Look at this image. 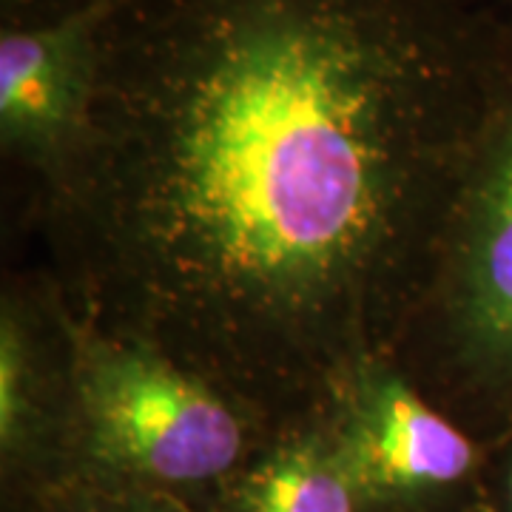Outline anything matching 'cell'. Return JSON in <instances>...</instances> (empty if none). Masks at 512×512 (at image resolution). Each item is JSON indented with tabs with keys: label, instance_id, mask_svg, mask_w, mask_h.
<instances>
[{
	"label": "cell",
	"instance_id": "6da1fadb",
	"mask_svg": "<svg viewBox=\"0 0 512 512\" xmlns=\"http://www.w3.org/2000/svg\"><path fill=\"white\" fill-rule=\"evenodd\" d=\"M495 97L450 0H103L49 180L72 319L325 419L402 348Z\"/></svg>",
	"mask_w": 512,
	"mask_h": 512
},
{
	"label": "cell",
	"instance_id": "7a4b0ae2",
	"mask_svg": "<svg viewBox=\"0 0 512 512\" xmlns=\"http://www.w3.org/2000/svg\"><path fill=\"white\" fill-rule=\"evenodd\" d=\"M69 336L74 387L63 402L49 478L134 484L200 507L268 433L248 410L160 350L74 319Z\"/></svg>",
	"mask_w": 512,
	"mask_h": 512
},
{
	"label": "cell",
	"instance_id": "3957f363",
	"mask_svg": "<svg viewBox=\"0 0 512 512\" xmlns=\"http://www.w3.org/2000/svg\"><path fill=\"white\" fill-rule=\"evenodd\" d=\"M399 359L467 433L478 410L512 407V89L481 128Z\"/></svg>",
	"mask_w": 512,
	"mask_h": 512
},
{
	"label": "cell",
	"instance_id": "277c9868",
	"mask_svg": "<svg viewBox=\"0 0 512 512\" xmlns=\"http://www.w3.org/2000/svg\"><path fill=\"white\" fill-rule=\"evenodd\" d=\"M373 512L476 510L484 450L390 362L367 367L328 416Z\"/></svg>",
	"mask_w": 512,
	"mask_h": 512
},
{
	"label": "cell",
	"instance_id": "5b68a950",
	"mask_svg": "<svg viewBox=\"0 0 512 512\" xmlns=\"http://www.w3.org/2000/svg\"><path fill=\"white\" fill-rule=\"evenodd\" d=\"M100 3L0 37L3 146L49 180L72 151L89 111Z\"/></svg>",
	"mask_w": 512,
	"mask_h": 512
},
{
	"label": "cell",
	"instance_id": "8992f818",
	"mask_svg": "<svg viewBox=\"0 0 512 512\" xmlns=\"http://www.w3.org/2000/svg\"><path fill=\"white\" fill-rule=\"evenodd\" d=\"M202 512H373L325 419L271 427Z\"/></svg>",
	"mask_w": 512,
	"mask_h": 512
},
{
	"label": "cell",
	"instance_id": "52a82bcc",
	"mask_svg": "<svg viewBox=\"0 0 512 512\" xmlns=\"http://www.w3.org/2000/svg\"><path fill=\"white\" fill-rule=\"evenodd\" d=\"M6 512H202L180 495L97 481V478L57 476L6 495Z\"/></svg>",
	"mask_w": 512,
	"mask_h": 512
},
{
	"label": "cell",
	"instance_id": "ba28073f",
	"mask_svg": "<svg viewBox=\"0 0 512 512\" xmlns=\"http://www.w3.org/2000/svg\"><path fill=\"white\" fill-rule=\"evenodd\" d=\"M504 498H507V510L512 512V461L507 467V478H504Z\"/></svg>",
	"mask_w": 512,
	"mask_h": 512
},
{
	"label": "cell",
	"instance_id": "9c48e42d",
	"mask_svg": "<svg viewBox=\"0 0 512 512\" xmlns=\"http://www.w3.org/2000/svg\"><path fill=\"white\" fill-rule=\"evenodd\" d=\"M464 512H481V510H478V507H476V510H464Z\"/></svg>",
	"mask_w": 512,
	"mask_h": 512
}]
</instances>
